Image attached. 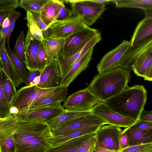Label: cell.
Listing matches in <instances>:
<instances>
[{"instance_id":"cell-3","label":"cell","mask_w":152,"mask_h":152,"mask_svg":"<svg viewBox=\"0 0 152 152\" xmlns=\"http://www.w3.org/2000/svg\"><path fill=\"white\" fill-rule=\"evenodd\" d=\"M147 94L143 86L134 85L104 102L114 111L137 121L144 110Z\"/></svg>"},{"instance_id":"cell-12","label":"cell","mask_w":152,"mask_h":152,"mask_svg":"<svg viewBox=\"0 0 152 152\" xmlns=\"http://www.w3.org/2000/svg\"><path fill=\"white\" fill-rule=\"evenodd\" d=\"M16 118L15 114L0 118V152H16L14 134Z\"/></svg>"},{"instance_id":"cell-20","label":"cell","mask_w":152,"mask_h":152,"mask_svg":"<svg viewBox=\"0 0 152 152\" xmlns=\"http://www.w3.org/2000/svg\"><path fill=\"white\" fill-rule=\"evenodd\" d=\"M65 6L62 0H47L42 8L39 15L48 28L55 22L60 10Z\"/></svg>"},{"instance_id":"cell-50","label":"cell","mask_w":152,"mask_h":152,"mask_svg":"<svg viewBox=\"0 0 152 152\" xmlns=\"http://www.w3.org/2000/svg\"><path fill=\"white\" fill-rule=\"evenodd\" d=\"M10 20L9 18L8 17L6 18L3 22L2 28H8L10 26Z\"/></svg>"},{"instance_id":"cell-29","label":"cell","mask_w":152,"mask_h":152,"mask_svg":"<svg viewBox=\"0 0 152 152\" xmlns=\"http://www.w3.org/2000/svg\"><path fill=\"white\" fill-rule=\"evenodd\" d=\"M110 1L115 3L117 8H137L144 11L152 10V0H114Z\"/></svg>"},{"instance_id":"cell-21","label":"cell","mask_w":152,"mask_h":152,"mask_svg":"<svg viewBox=\"0 0 152 152\" xmlns=\"http://www.w3.org/2000/svg\"><path fill=\"white\" fill-rule=\"evenodd\" d=\"M152 36V17H145L137 24L129 41L130 47Z\"/></svg>"},{"instance_id":"cell-5","label":"cell","mask_w":152,"mask_h":152,"mask_svg":"<svg viewBox=\"0 0 152 152\" xmlns=\"http://www.w3.org/2000/svg\"><path fill=\"white\" fill-rule=\"evenodd\" d=\"M70 4L73 16L80 17L88 26L95 23L106 10L105 4L97 0H66Z\"/></svg>"},{"instance_id":"cell-28","label":"cell","mask_w":152,"mask_h":152,"mask_svg":"<svg viewBox=\"0 0 152 152\" xmlns=\"http://www.w3.org/2000/svg\"><path fill=\"white\" fill-rule=\"evenodd\" d=\"M91 113V111L74 112L65 110L63 113L47 123L52 130L59 127L64 124L71 120Z\"/></svg>"},{"instance_id":"cell-23","label":"cell","mask_w":152,"mask_h":152,"mask_svg":"<svg viewBox=\"0 0 152 152\" xmlns=\"http://www.w3.org/2000/svg\"><path fill=\"white\" fill-rule=\"evenodd\" d=\"M129 140V147L152 143V131H138L126 128L123 131Z\"/></svg>"},{"instance_id":"cell-27","label":"cell","mask_w":152,"mask_h":152,"mask_svg":"<svg viewBox=\"0 0 152 152\" xmlns=\"http://www.w3.org/2000/svg\"><path fill=\"white\" fill-rule=\"evenodd\" d=\"M152 66V52L142 56L132 64L131 69L137 76L145 77Z\"/></svg>"},{"instance_id":"cell-7","label":"cell","mask_w":152,"mask_h":152,"mask_svg":"<svg viewBox=\"0 0 152 152\" xmlns=\"http://www.w3.org/2000/svg\"><path fill=\"white\" fill-rule=\"evenodd\" d=\"M61 102L58 100L35 108L23 109L15 113L23 118L47 122L65 111L61 105Z\"/></svg>"},{"instance_id":"cell-46","label":"cell","mask_w":152,"mask_h":152,"mask_svg":"<svg viewBox=\"0 0 152 152\" xmlns=\"http://www.w3.org/2000/svg\"><path fill=\"white\" fill-rule=\"evenodd\" d=\"M139 120L152 122V111H147L143 110Z\"/></svg>"},{"instance_id":"cell-9","label":"cell","mask_w":152,"mask_h":152,"mask_svg":"<svg viewBox=\"0 0 152 152\" xmlns=\"http://www.w3.org/2000/svg\"><path fill=\"white\" fill-rule=\"evenodd\" d=\"M99 33L96 29L88 26L76 32L65 40V43L59 53L63 58L71 56L83 49Z\"/></svg>"},{"instance_id":"cell-8","label":"cell","mask_w":152,"mask_h":152,"mask_svg":"<svg viewBox=\"0 0 152 152\" xmlns=\"http://www.w3.org/2000/svg\"><path fill=\"white\" fill-rule=\"evenodd\" d=\"M120 127L110 124L103 125L95 132L96 142L94 148L120 152V139L122 132Z\"/></svg>"},{"instance_id":"cell-39","label":"cell","mask_w":152,"mask_h":152,"mask_svg":"<svg viewBox=\"0 0 152 152\" xmlns=\"http://www.w3.org/2000/svg\"><path fill=\"white\" fill-rule=\"evenodd\" d=\"M37 61L38 69L42 72L46 64L47 57L45 49L41 42L38 51Z\"/></svg>"},{"instance_id":"cell-2","label":"cell","mask_w":152,"mask_h":152,"mask_svg":"<svg viewBox=\"0 0 152 152\" xmlns=\"http://www.w3.org/2000/svg\"><path fill=\"white\" fill-rule=\"evenodd\" d=\"M131 71L118 67L96 75L88 87L100 102L113 97L128 87Z\"/></svg>"},{"instance_id":"cell-44","label":"cell","mask_w":152,"mask_h":152,"mask_svg":"<svg viewBox=\"0 0 152 152\" xmlns=\"http://www.w3.org/2000/svg\"><path fill=\"white\" fill-rule=\"evenodd\" d=\"M41 72L39 70L33 71H28L23 77V83L28 86L33 84V81L35 78L39 77Z\"/></svg>"},{"instance_id":"cell-14","label":"cell","mask_w":152,"mask_h":152,"mask_svg":"<svg viewBox=\"0 0 152 152\" xmlns=\"http://www.w3.org/2000/svg\"><path fill=\"white\" fill-rule=\"evenodd\" d=\"M130 47L129 41L124 39L116 47L107 53L97 66L98 73L104 72L118 67L123 57Z\"/></svg>"},{"instance_id":"cell-37","label":"cell","mask_w":152,"mask_h":152,"mask_svg":"<svg viewBox=\"0 0 152 152\" xmlns=\"http://www.w3.org/2000/svg\"><path fill=\"white\" fill-rule=\"evenodd\" d=\"M96 142L95 133L80 145L78 148V152H91L95 148Z\"/></svg>"},{"instance_id":"cell-22","label":"cell","mask_w":152,"mask_h":152,"mask_svg":"<svg viewBox=\"0 0 152 152\" xmlns=\"http://www.w3.org/2000/svg\"><path fill=\"white\" fill-rule=\"evenodd\" d=\"M41 42L33 40L30 41L25 39L24 43V50L26 58V66L28 71L38 70L37 57Z\"/></svg>"},{"instance_id":"cell-52","label":"cell","mask_w":152,"mask_h":152,"mask_svg":"<svg viewBox=\"0 0 152 152\" xmlns=\"http://www.w3.org/2000/svg\"><path fill=\"white\" fill-rule=\"evenodd\" d=\"M91 152H116L101 148H94Z\"/></svg>"},{"instance_id":"cell-48","label":"cell","mask_w":152,"mask_h":152,"mask_svg":"<svg viewBox=\"0 0 152 152\" xmlns=\"http://www.w3.org/2000/svg\"><path fill=\"white\" fill-rule=\"evenodd\" d=\"M15 10H10L4 11L0 12V30L2 28V24L4 20L6 18L9 17L13 12Z\"/></svg>"},{"instance_id":"cell-38","label":"cell","mask_w":152,"mask_h":152,"mask_svg":"<svg viewBox=\"0 0 152 152\" xmlns=\"http://www.w3.org/2000/svg\"><path fill=\"white\" fill-rule=\"evenodd\" d=\"M120 152H152V143L129 146Z\"/></svg>"},{"instance_id":"cell-16","label":"cell","mask_w":152,"mask_h":152,"mask_svg":"<svg viewBox=\"0 0 152 152\" xmlns=\"http://www.w3.org/2000/svg\"><path fill=\"white\" fill-rule=\"evenodd\" d=\"M152 52V36L130 47L122 57L119 67L131 70L132 63L141 56Z\"/></svg>"},{"instance_id":"cell-33","label":"cell","mask_w":152,"mask_h":152,"mask_svg":"<svg viewBox=\"0 0 152 152\" xmlns=\"http://www.w3.org/2000/svg\"><path fill=\"white\" fill-rule=\"evenodd\" d=\"M11 107L5 94L1 77H0V118H4L11 115Z\"/></svg>"},{"instance_id":"cell-1","label":"cell","mask_w":152,"mask_h":152,"mask_svg":"<svg viewBox=\"0 0 152 152\" xmlns=\"http://www.w3.org/2000/svg\"><path fill=\"white\" fill-rule=\"evenodd\" d=\"M14 138L16 152H47L54 137L47 122L23 118L15 113Z\"/></svg>"},{"instance_id":"cell-10","label":"cell","mask_w":152,"mask_h":152,"mask_svg":"<svg viewBox=\"0 0 152 152\" xmlns=\"http://www.w3.org/2000/svg\"><path fill=\"white\" fill-rule=\"evenodd\" d=\"M88 26L80 17L73 16L67 19L54 22L48 28L50 37L66 39Z\"/></svg>"},{"instance_id":"cell-41","label":"cell","mask_w":152,"mask_h":152,"mask_svg":"<svg viewBox=\"0 0 152 152\" xmlns=\"http://www.w3.org/2000/svg\"><path fill=\"white\" fill-rule=\"evenodd\" d=\"M128 128L133 130L152 131V122L139 120Z\"/></svg>"},{"instance_id":"cell-30","label":"cell","mask_w":152,"mask_h":152,"mask_svg":"<svg viewBox=\"0 0 152 152\" xmlns=\"http://www.w3.org/2000/svg\"><path fill=\"white\" fill-rule=\"evenodd\" d=\"M67 87L54 94L41 98L31 104L26 108L29 109L45 105L59 100L64 102L67 98Z\"/></svg>"},{"instance_id":"cell-31","label":"cell","mask_w":152,"mask_h":152,"mask_svg":"<svg viewBox=\"0 0 152 152\" xmlns=\"http://www.w3.org/2000/svg\"><path fill=\"white\" fill-rule=\"evenodd\" d=\"M26 12V16L25 18L27 21L26 25L28 28V31L30 34L32 40H38L41 42L44 40L42 32L31 12L30 11Z\"/></svg>"},{"instance_id":"cell-36","label":"cell","mask_w":152,"mask_h":152,"mask_svg":"<svg viewBox=\"0 0 152 152\" xmlns=\"http://www.w3.org/2000/svg\"><path fill=\"white\" fill-rule=\"evenodd\" d=\"M24 31H22L16 40L14 47V50L16 55L25 65L26 61L24 50Z\"/></svg>"},{"instance_id":"cell-6","label":"cell","mask_w":152,"mask_h":152,"mask_svg":"<svg viewBox=\"0 0 152 152\" xmlns=\"http://www.w3.org/2000/svg\"><path fill=\"white\" fill-rule=\"evenodd\" d=\"M100 102L87 87L69 96L62 106L67 111H91Z\"/></svg>"},{"instance_id":"cell-45","label":"cell","mask_w":152,"mask_h":152,"mask_svg":"<svg viewBox=\"0 0 152 152\" xmlns=\"http://www.w3.org/2000/svg\"><path fill=\"white\" fill-rule=\"evenodd\" d=\"M73 15V12L71 9L69 7L65 6L60 10L58 17L55 20V22L67 19L71 17Z\"/></svg>"},{"instance_id":"cell-4","label":"cell","mask_w":152,"mask_h":152,"mask_svg":"<svg viewBox=\"0 0 152 152\" xmlns=\"http://www.w3.org/2000/svg\"><path fill=\"white\" fill-rule=\"evenodd\" d=\"M63 85L52 88H43L36 84L25 86L17 91L10 103L11 108L18 110L26 108L32 103L45 97L51 95L64 89Z\"/></svg>"},{"instance_id":"cell-43","label":"cell","mask_w":152,"mask_h":152,"mask_svg":"<svg viewBox=\"0 0 152 152\" xmlns=\"http://www.w3.org/2000/svg\"><path fill=\"white\" fill-rule=\"evenodd\" d=\"M21 16V14L20 12L15 10L12 12L9 17L10 18V22L8 27L9 32L7 38V48H10L9 45L10 39L14 29L15 22L17 19Z\"/></svg>"},{"instance_id":"cell-18","label":"cell","mask_w":152,"mask_h":152,"mask_svg":"<svg viewBox=\"0 0 152 152\" xmlns=\"http://www.w3.org/2000/svg\"><path fill=\"white\" fill-rule=\"evenodd\" d=\"M6 42H4L0 36V58L1 65L4 71L16 87L23 83V78L18 73L8 54L6 46Z\"/></svg>"},{"instance_id":"cell-15","label":"cell","mask_w":152,"mask_h":152,"mask_svg":"<svg viewBox=\"0 0 152 152\" xmlns=\"http://www.w3.org/2000/svg\"><path fill=\"white\" fill-rule=\"evenodd\" d=\"M60 69L56 56L46 63L37 85L43 88L56 87L60 86Z\"/></svg>"},{"instance_id":"cell-35","label":"cell","mask_w":152,"mask_h":152,"mask_svg":"<svg viewBox=\"0 0 152 152\" xmlns=\"http://www.w3.org/2000/svg\"><path fill=\"white\" fill-rule=\"evenodd\" d=\"M7 50L9 57L17 71L23 78L27 72L25 65L20 59L10 48H7Z\"/></svg>"},{"instance_id":"cell-42","label":"cell","mask_w":152,"mask_h":152,"mask_svg":"<svg viewBox=\"0 0 152 152\" xmlns=\"http://www.w3.org/2000/svg\"><path fill=\"white\" fill-rule=\"evenodd\" d=\"M18 0H0V12L13 10L19 7Z\"/></svg>"},{"instance_id":"cell-25","label":"cell","mask_w":152,"mask_h":152,"mask_svg":"<svg viewBox=\"0 0 152 152\" xmlns=\"http://www.w3.org/2000/svg\"><path fill=\"white\" fill-rule=\"evenodd\" d=\"M94 134L85 135L53 146L47 152H78L80 145Z\"/></svg>"},{"instance_id":"cell-40","label":"cell","mask_w":152,"mask_h":152,"mask_svg":"<svg viewBox=\"0 0 152 152\" xmlns=\"http://www.w3.org/2000/svg\"><path fill=\"white\" fill-rule=\"evenodd\" d=\"M30 11L32 13L34 18L42 31L44 39L50 37V34L48 26L41 18L39 14L35 11Z\"/></svg>"},{"instance_id":"cell-51","label":"cell","mask_w":152,"mask_h":152,"mask_svg":"<svg viewBox=\"0 0 152 152\" xmlns=\"http://www.w3.org/2000/svg\"><path fill=\"white\" fill-rule=\"evenodd\" d=\"M144 78L145 80L152 81V66L147 75Z\"/></svg>"},{"instance_id":"cell-13","label":"cell","mask_w":152,"mask_h":152,"mask_svg":"<svg viewBox=\"0 0 152 152\" xmlns=\"http://www.w3.org/2000/svg\"><path fill=\"white\" fill-rule=\"evenodd\" d=\"M91 112L107 122L108 124L120 127H129L137 121L114 111L104 102H100Z\"/></svg>"},{"instance_id":"cell-34","label":"cell","mask_w":152,"mask_h":152,"mask_svg":"<svg viewBox=\"0 0 152 152\" xmlns=\"http://www.w3.org/2000/svg\"><path fill=\"white\" fill-rule=\"evenodd\" d=\"M47 0H20L19 7L26 12L34 11L40 13L42 8Z\"/></svg>"},{"instance_id":"cell-19","label":"cell","mask_w":152,"mask_h":152,"mask_svg":"<svg viewBox=\"0 0 152 152\" xmlns=\"http://www.w3.org/2000/svg\"><path fill=\"white\" fill-rule=\"evenodd\" d=\"M94 48L90 49L73 65L66 75L60 80V85L68 87L80 74L89 67Z\"/></svg>"},{"instance_id":"cell-32","label":"cell","mask_w":152,"mask_h":152,"mask_svg":"<svg viewBox=\"0 0 152 152\" xmlns=\"http://www.w3.org/2000/svg\"><path fill=\"white\" fill-rule=\"evenodd\" d=\"M0 72V76L2 80L4 92L8 102L10 104L12 99L17 92L16 87L1 66Z\"/></svg>"},{"instance_id":"cell-47","label":"cell","mask_w":152,"mask_h":152,"mask_svg":"<svg viewBox=\"0 0 152 152\" xmlns=\"http://www.w3.org/2000/svg\"><path fill=\"white\" fill-rule=\"evenodd\" d=\"M120 144L121 150L129 147V140L126 135L122 132L120 139Z\"/></svg>"},{"instance_id":"cell-11","label":"cell","mask_w":152,"mask_h":152,"mask_svg":"<svg viewBox=\"0 0 152 152\" xmlns=\"http://www.w3.org/2000/svg\"><path fill=\"white\" fill-rule=\"evenodd\" d=\"M108 123L92 113L68 121L59 127L51 130L54 137L64 135L74 131L96 125L103 126Z\"/></svg>"},{"instance_id":"cell-17","label":"cell","mask_w":152,"mask_h":152,"mask_svg":"<svg viewBox=\"0 0 152 152\" xmlns=\"http://www.w3.org/2000/svg\"><path fill=\"white\" fill-rule=\"evenodd\" d=\"M102 39L101 33L99 32L83 49L73 55L63 58L59 54H57L56 57L60 68L61 79L66 75L76 62L90 49L94 48L95 45L101 40Z\"/></svg>"},{"instance_id":"cell-24","label":"cell","mask_w":152,"mask_h":152,"mask_svg":"<svg viewBox=\"0 0 152 152\" xmlns=\"http://www.w3.org/2000/svg\"><path fill=\"white\" fill-rule=\"evenodd\" d=\"M41 42L46 53L47 63L61 51L65 44V40L50 37L44 39Z\"/></svg>"},{"instance_id":"cell-49","label":"cell","mask_w":152,"mask_h":152,"mask_svg":"<svg viewBox=\"0 0 152 152\" xmlns=\"http://www.w3.org/2000/svg\"><path fill=\"white\" fill-rule=\"evenodd\" d=\"M8 32V28H2L0 30V36L3 37L4 42H6V39L7 38Z\"/></svg>"},{"instance_id":"cell-26","label":"cell","mask_w":152,"mask_h":152,"mask_svg":"<svg viewBox=\"0 0 152 152\" xmlns=\"http://www.w3.org/2000/svg\"><path fill=\"white\" fill-rule=\"evenodd\" d=\"M102 126L96 125L89 126L74 131L64 135L54 137L52 140V147L85 135L95 133Z\"/></svg>"}]
</instances>
